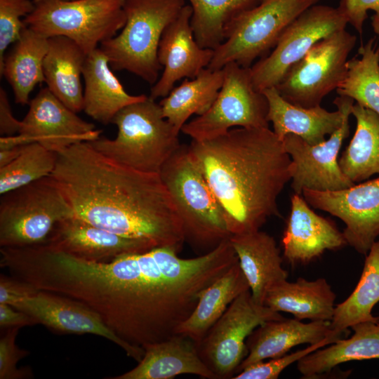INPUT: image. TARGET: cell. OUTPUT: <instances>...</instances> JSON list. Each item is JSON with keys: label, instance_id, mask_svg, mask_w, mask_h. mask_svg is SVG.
Here are the masks:
<instances>
[{"label": "cell", "instance_id": "obj_10", "mask_svg": "<svg viewBox=\"0 0 379 379\" xmlns=\"http://www.w3.org/2000/svg\"><path fill=\"white\" fill-rule=\"evenodd\" d=\"M222 70L223 83L210 109L182 127L181 131L192 140H210L233 127L269 128L268 102L255 89L251 67L231 62Z\"/></svg>", "mask_w": 379, "mask_h": 379}, {"label": "cell", "instance_id": "obj_33", "mask_svg": "<svg viewBox=\"0 0 379 379\" xmlns=\"http://www.w3.org/2000/svg\"><path fill=\"white\" fill-rule=\"evenodd\" d=\"M379 302V240L366 255L360 279L352 293L335 307L331 326L334 333L342 335L352 326L378 317L372 314Z\"/></svg>", "mask_w": 379, "mask_h": 379}, {"label": "cell", "instance_id": "obj_18", "mask_svg": "<svg viewBox=\"0 0 379 379\" xmlns=\"http://www.w3.org/2000/svg\"><path fill=\"white\" fill-rule=\"evenodd\" d=\"M192 14V6L185 5L162 34L157 57L164 71L151 88L149 97L154 100L168 95L181 79L197 77L213 58L214 50L201 47L194 39Z\"/></svg>", "mask_w": 379, "mask_h": 379}, {"label": "cell", "instance_id": "obj_14", "mask_svg": "<svg viewBox=\"0 0 379 379\" xmlns=\"http://www.w3.org/2000/svg\"><path fill=\"white\" fill-rule=\"evenodd\" d=\"M333 103L343 114L340 128L328 139L317 145H310L294 134L286 135L282 140L285 151L291 159V185L295 194L303 190L335 191L354 185L342 172L338 154L343 141L350 135V116L354 100L339 95Z\"/></svg>", "mask_w": 379, "mask_h": 379}, {"label": "cell", "instance_id": "obj_30", "mask_svg": "<svg viewBox=\"0 0 379 379\" xmlns=\"http://www.w3.org/2000/svg\"><path fill=\"white\" fill-rule=\"evenodd\" d=\"M250 290L239 260L201 293L190 316L177 329L198 345L230 305L242 293Z\"/></svg>", "mask_w": 379, "mask_h": 379}, {"label": "cell", "instance_id": "obj_15", "mask_svg": "<svg viewBox=\"0 0 379 379\" xmlns=\"http://www.w3.org/2000/svg\"><path fill=\"white\" fill-rule=\"evenodd\" d=\"M17 135L1 136L0 149L39 142L57 152L74 143L90 142L100 136L93 124L87 122L64 105L46 87L30 100Z\"/></svg>", "mask_w": 379, "mask_h": 379}, {"label": "cell", "instance_id": "obj_13", "mask_svg": "<svg viewBox=\"0 0 379 379\" xmlns=\"http://www.w3.org/2000/svg\"><path fill=\"white\" fill-rule=\"evenodd\" d=\"M347 24L340 6L315 4L306 9L286 29L273 50L251 67L255 89L262 92L277 87L317 42Z\"/></svg>", "mask_w": 379, "mask_h": 379}, {"label": "cell", "instance_id": "obj_27", "mask_svg": "<svg viewBox=\"0 0 379 379\" xmlns=\"http://www.w3.org/2000/svg\"><path fill=\"white\" fill-rule=\"evenodd\" d=\"M336 295L324 278L295 281H283L267 293L264 305L277 312L291 313L294 318L310 321H331Z\"/></svg>", "mask_w": 379, "mask_h": 379}, {"label": "cell", "instance_id": "obj_12", "mask_svg": "<svg viewBox=\"0 0 379 379\" xmlns=\"http://www.w3.org/2000/svg\"><path fill=\"white\" fill-rule=\"evenodd\" d=\"M284 318L257 304L250 290L239 295L197 345L199 354L217 379L233 378L248 354L246 340L266 321Z\"/></svg>", "mask_w": 379, "mask_h": 379}, {"label": "cell", "instance_id": "obj_25", "mask_svg": "<svg viewBox=\"0 0 379 379\" xmlns=\"http://www.w3.org/2000/svg\"><path fill=\"white\" fill-rule=\"evenodd\" d=\"M109 66L107 56L98 48L86 55L82 72L85 84L84 111L104 125L112 123L124 107L147 98L145 95L128 94Z\"/></svg>", "mask_w": 379, "mask_h": 379}, {"label": "cell", "instance_id": "obj_6", "mask_svg": "<svg viewBox=\"0 0 379 379\" xmlns=\"http://www.w3.org/2000/svg\"><path fill=\"white\" fill-rule=\"evenodd\" d=\"M185 5V0H124L125 25L99 47L110 67L154 84L162 68L157 57L161 38Z\"/></svg>", "mask_w": 379, "mask_h": 379}, {"label": "cell", "instance_id": "obj_4", "mask_svg": "<svg viewBox=\"0 0 379 379\" xmlns=\"http://www.w3.org/2000/svg\"><path fill=\"white\" fill-rule=\"evenodd\" d=\"M175 204L185 241L207 253L232 235L223 210L188 145H180L159 173Z\"/></svg>", "mask_w": 379, "mask_h": 379}, {"label": "cell", "instance_id": "obj_39", "mask_svg": "<svg viewBox=\"0 0 379 379\" xmlns=\"http://www.w3.org/2000/svg\"><path fill=\"white\" fill-rule=\"evenodd\" d=\"M20 328L6 329L0 338V379H25L33 378L30 368H18V363L29 355V352L20 348L16 338Z\"/></svg>", "mask_w": 379, "mask_h": 379}, {"label": "cell", "instance_id": "obj_34", "mask_svg": "<svg viewBox=\"0 0 379 379\" xmlns=\"http://www.w3.org/2000/svg\"><path fill=\"white\" fill-rule=\"evenodd\" d=\"M264 0H189L190 25L195 40L204 48L216 49L227 39L231 24Z\"/></svg>", "mask_w": 379, "mask_h": 379}, {"label": "cell", "instance_id": "obj_5", "mask_svg": "<svg viewBox=\"0 0 379 379\" xmlns=\"http://www.w3.org/2000/svg\"><path fill=\"white\" fill-rule=\"evenodd\" d=\"M112 123L118 128L114 139L100 136L88 142L110 160L134 170L159 173L181 145L161 105L149 96L124 107Z\"/></svg>", "mask_w": 379, "mask_h": 379}, {"label": "cell", "instance_id": "obj_1", "mask_svg": "<svg viewBox=\"0 0 379 379\" xmlns=\"http://www.w3.org/2000/svg\"><path fill=\"white\" fill-rule=\"evenodd\" d=\"M178 253L159 246L108 262L72 258L63 292L98 314L124 342L141 348L162 342L177 334L203 291L238 260L229 239L198 257Z\"/></svg>", "mask_w": 379, "mask_h": 379}, {"label": "cell", "instance_id": "obj_22", "mask_svg": "<svg viewBox=\"0 0 379 379\" xmlns=\"http://www.w3.org/2000/svg\"><path fill=\"white\" fill-rule=\"evenodd\" d=\"M138 365L109 379H171L182 374L217 379L201 359L196 343L182 334L146 345Z\"/></svg>", "mask_w": 379, "mask_h": 379}, {"label": "cell", "instance_id": "obj_20", "mask_svg": "<svg viewBox=\"0 0 379 379\" xmlns=\"http://www.w3.org/2000/svg\"><path fill=\"white\" fill-rule=\"evenodd\" d=\"M347 244L343 233L330 220L317 214L300 194L292 196L282 237L284 257L291 265L310 263L325 251Z\"/></svg>", "mask_w": 379, "mask_h": 379}, {"label": "cell", "instance_id": "obj_40", "mask_svg": "<svg viewBox=\"0 0 379 379\" xmlns=\"http://www.w3.org/2000/svg\"><path fill=\"white\" fill-rule=\"evenodd\" d=\"M39 291L34 286L13 276L0 275V304L15 305Z\"/></svg>", "mask_w": 379, "mask_h": 379}, {"label": "cell", "instance_id": "obj_21", "mask_svg": "<svg viewBox=\"0 0 379 379\" xmlns=\"http://www.w3.org/2000/svg\"><path fill=\"white\" fill-rule=\"evenodd\" d=\"M341 338L333 333L330 321H310L282 318L265 322L248 337V354L237 374L245 368L267 359L283 356L295 346L313 345L329 338Z\"/></svg>", "mask_w": 379, "mask_h": 379}, {"label": "cell", "instance_id": "obj_26", "mask_svg": "<svg viewBox=\"0 0 379 379\" xmlns=\"http://www.w3.org/2000/svg\"><path fill=\"white\" fill-rule=\"evenodd\" d=\"M86 55L67 37L48 38V49L43 65L45 82L53 95L76 113L84 110L81 76Z\"/></svg>", "mask_w": 379, "mask_h": 379}, {"label": "cell", "instance_id": "obj_32", "mask_svg": "<svg viewBox=\"0 0 379 379\" xmlns=\"http://www.w3.org/2000/svg\"><path fill=\"white\" fill-rule=\"evenodd\" d=\"M355 133L338 159L343 174L353 183L379 173V115L355 102Z\"/></svg>", "mask_w": 379, "mask_h": 379}, {"label": "cell", "instance_id": "obj_38", "mask_svg": "<svg viewBox=\"0 0 379 379\" xmlns=\"http://www.w3.org/2000/svg\"><path fill=\"white\" fill-rule=\"evenodd\" d=\"M338 339L334 337H329L318 343L309 345L308 347L302 350H299L290 354L286 353L277 358L270 359L267 361H262L255 363L239 372L233 378L277 379L281 373L292 364L298 362L310 353L331 345Z\"/></svg>", "mask_w": 379, "mask_h": 379}, {"label": "cell", "instance_id": "obj_7", "mask_svg": "<svg viewBox=\"0 0 379 379\" xmlns=\"http://www.w3.org/2000/svg\"><path fill=\"white\" fill-rule=\"evenodd\" d=\"M34 9L23 21L50 38L67 37L86 54L112 38L126 24L124 0H33Z\"/></svg>", "mask_w": 379, "mask_h": 379}, {"label": "cell", "instance_id": "obj_3", "mask_svg": "<svg viewBox=\"0 0 379 379\" xmlns=\"http://www.w3.org/2000/svg\"><path fill=\"white\" fill-rule=\"evenodd\" d=\"M188 147L232 235L259 230L268 218L281 216L277 199L291 180V159L273 131L237 127Z\"/></svg>", "mask_w": 379, "mask_h": 379}, {"label": "cell", "instance_id": "obj_43", "mask_svg": "<svg viewBox=\"0 0 379 379\" xmlns=\"http://www.w3.org/2000/svg\"><path fill=\"white\" fill-rule=\"evenodd\" d=\"M22 121L14 117L5 90L0 88V134L2 136L17 135Z\"/></svg>", "mask_w": 379, "mask_h": 379}, {"label": "cell", "instance_id": "obj_46", "mask_svg": "<svg viewBox=\"0 0 379 379\" xmlns=\"http://www.w3.org/2000/svg\"><path fill=\"white\" fill-rule=\"evenodd\" d=\"M65 1H71V0H65Z\"/></svg>", "mask_w": 379, "mask_h": 379}, {"label": "cell", "instance_id": "obj_37", "mask_svg": "<svg viewBox=\"0 0 379 379\" xmlns=\"http://www.w3.org/2000/svg\"><path fill=\"white\" fill-rule=\"evenodd\" d=\"M30 0H0V65L8 46L20 37L25 27L23 19L34 9Z\"/></svg>", "mask_w": 379, "mask_h": 379}, {"label": "cell", "instance_id": "obj_17", "mask_svg": "<svg viewBox=\"0 0 379 379\" xmlns=\"http://www.w3.org/2000/svg\"><path fill=\"white\" fill-rule=\"evenodd\" d=\"M32 317L38 324L60 334H91L114 343L138 362L144 349L133 346L119 338L90 307L74 299L48 291H39L35 295L15 305Z\"/></svg>", "mask_w": 379, "mask_h": 379}, {"label": "cell", "instance_id": "obj_8", "mask_svg": "<svg viewBox=\"0 0 379 379\" xmlns=\"http://www.w3.org/2000/svg\"><path fill=\"white\" fill-rule=\"evenodd\" d=\"M74 211L51 175L1 194L0 248L44 244Z\"/></svg>", "mask_w": 379, "mask_h": 379}, {"label": "cell", "instance_id": "obj_28", "mask_svg": "<svg viewBox=\"0 0 379 379\" xmlns=\"http://www.w3.org/2000/svg\"><path fill=\"white\" fill-rule=\"evenodd\" d=\"M350 328L351 337L339 338L297 362L303 378H316L345 362L379 359V316L375 321L358 323Z\"/></svg>", "mask_w": 379, "mask_h": 379}, {"label": "cell", "instance_id": "obj_36", "mask_svg": "<svg viewBox=\"0 0 379 379\" xmlns=\"http://www.w3.org/2000/svg\"><path fill=\"white\" fill-rule=\"evenodd\" d=\"M57 152L39 142L22 146L20 154L0 168V194L30 184L49 176L57 163Z\"/></svg>", "mask_w": 379, "mask_h": 379}, {"label": "cell", "instance_id": "obj_19", "mask_svg": "<svg viewBox=\"0 0 379 379\" xmlns=\"http://www.w3.org/2000/svg\"><path fill=\"white\" fill-rule=\"evenodd\" d=\"M79 259L108 262L120 255L147 251L149 242L119 236L74 215L59 221L46 244Z\"/></svg>", "mask_w": 379, "mask_h": 379}, {"label": "cell", "instance_id": "obj_24", "mask_svg": "<svg viewBox=\"0 0 379 379\" xmlns=\"http://www.w3.org/2000/svg\"><path fill=\"white\" fill-rule=\"evenodd\" d=\"M268 102L267 120L272 122L273 132L282 141L288 134H294L310 145L324 142L343 124L342 112H329L317 105L302 107L285 100L276 87L262 92Z\"/></svg>", "mask_w": 379, "mask_h": 379}, {"label": "cell", "instance_id": "obj_11", "mask_svg": "<svg viewBox=\"0 0 379 379\" xmlns=\"http://www.w3.org/2000/svg\"><path fill=\"white\" fill-rule=\"evenodd\" d=\"M356 41V36L345 29L320 40L290 68L276 87L279 94L302 107L320 105L344 79Z\"/></svg>", "mask_w": 379, "mask_h": 379}, {"label": "cell", "instance_id": "obj_42", "mask_svg": "<svg viewBox=\"0 0 379 379\" xmlns=\"http://www.w3.org/2000/svg\"><path fill=\"white\" fill-rule=\"evenodd\" d=\"M38 324L36 321L28 314L15 307L0 304V328L2 330L18 327L32 326Z\"/></svg>", "mask_w": 379, "mask_h": 379}, {"label": "cell", "instance_id": "obj_44", "mask_svg": "<svg viewBox=\"0 0 379 379\" xmlns=\"http://www.w3.org/2000/svg\"><path fill=\"white\" fill-rule=\"evenodd\" d=\"M22 146L23 145L0 149V168L13 161L21 152Z\"/></svg>", "mask_w": 379, "mask_h": 379}, {"label": "cell", "instance_id": "obj_41", "mask_svg": "<svg viewBox=\"0 0 379 379\" xmlns=\"http://www.w3.org/2000/svg\"><path fill=\"white\" fill-rule=\"evenodd\" d=\"M348 21L360 34L368 11L379 13V0H340L339 6Z\"/></svg>", "mask_w": 379, "mask_h": 379}, {"label": "cell", "instance_id": "obj_29", "mask_svg": "<svg viewBox=\"0 0 379 379\" xmlns=\"http://www.w3.org/2000/svg\"><path fill=\"white\" fill-rule=\"evenodd\" d=\"M48 49V38L25 26L0 65V74L11 85L15 101L29 103V94L36 85L45 81L44 60Z\"/></svg>", "mask_w": 379, "mask_h": 379}, {"label": "cell", "instance_id": "obj_9", "mask_svg": "<svg viewBox=\"0 0 379 379\" xmlns=\"http://www.w3.org/2000/svg\"><path fill=\"white\" fill-rule=\"evenodd\" d=\"M319 1L264 0L231 24L226 40L214 50L206 68L221 69L231 62L251 67L257 58L266 57L286 29Z\"/></svg>", "mask_w": 379, "mask_h": 379}, {"label": "cell", "instance_id": "obj_23", "mask_svg": "<svg viewBox=\"0 0 379 379\" xmlns=\"http://www.w3.org/2000/svg\"><path fill=\"white\" fill-rule=\"evenodd\" d=\"M229 239L248 281L253 300L264 305L268 291L288 278L275 239L260 230L232 234Z\"/></svg>", "mask_w": 379, "mask_h": 379}, {"label": "cell", "instance_id": "obj_16", "mask_svg": "<svg viewBox=\"0 0 379 379\" xmlns=\"http://www.w3.org/2000/svg\"><path fill=\"white\" fill-rule=\"evenodd\" d=\"M307 204L338 218L347 245L366 255L379 237V177L335 191L305 189Z\"/></svg>", "mask_w": 379, "mask_h": 379}, {"label": "cell", "instance_id": "obj_45", "mask_svg": "<svg viewBox=\"0 0 379 379\" xmlns=\"http://www.w3.org/2000/svg\"><path fill=\"white\" fill-rule=\"evenodd\" d=\"M371 25L374 32L379 36V13H375L371 17Z\"/></svg>", "mask_w": 379, "mask_h": 379}, {"label": "cell", "instance_id": "obj_31", "mask_svg": "<svg viewBox=\"0 0 379 379\" xmlns=\"http://www.w3.org/2000/svg\"><path fill=\"white\" fill-rule=\"evenodd\" d=\"M223 78L222 69L206 68L194 79H185L159 102L163 117L179 133L192 115L201 116L210 109L222 87Z\"/></svg>", "mask_w": 379, "mask_h": 379}, {"label": "cell", "instance_id": "obj_35", "mask_svg": "<svg viewBox=\"0 0 379 379\" xmlns=\"http://www.w3.org/2000/svg\"><path fill=\"white\" fill-rule=\"evenodd\" d=\"M336 91L379 115V46L375 38L361 44L358 55L348 60L345 77Z\"/></svg>", "mask_w": 379, "mask_h": 379}, {"label": "cell", "instance_id": "obj_2", "mask_svg": "<svg viewBox=\"0 0 379 379\" xmlns=\"http://www.w3.org/2000/svg\"><path fill=\"white\" fill-rule=\"evenodd\" d=\"M56 152L51 175L75 216L119 236L181 251V222L159 173L118 164L88 142Z\"/></svg>", "mask_w": 379, "mask_h": 379}]
</instances>
